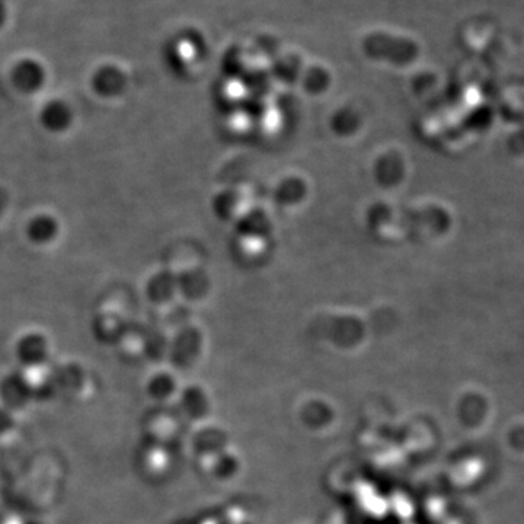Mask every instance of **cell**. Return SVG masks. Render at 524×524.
<instances>
[{"instance_id": "9", "label": "cell", "mask_w": 524, "mask_h": 524, "mask_svg": "<svg viewBox=\"0 0 524 524\" xmlns=\"http://www.w3.org/2000/svg\"><path fill=\"white\" fill-rule=\"evenodd\" d=\"M178 289L184 293L185 296L196 299L204 292L206 286V279L200 271H185L181 276H177Z\"/></svg>"}, {"instance_id": "7", "label": "cell", "mask_w": 524, "mask_h": 524, "mask_svg": "<svg viewBox=\"0 0 524 524\" xmlns=\"http://www.w3.org/2000/svg\"><path fill=\"white\" fill-rule=\"evenodd\" d=\"M177 276L171 271H161L150 277L146 284V295L155 303H165L177 292Z\"/></svg>"}, {"instance_id": "10", "label": "cell", "mask_w": 524, "mask_h": 524, "mask_svg": "<svg viewBox=\"0 0 524 524\" xmlns=\"http://www.w3.org/2000/svg\"><path fill=\"white\" fill-rule=\"evenodd\" d=\"M6 21H8V6L5 0H0V30L5 27Z\"/></svg>"}, {"instance_id": "5", "label": "cell", "mask_w": 524, "mask_h": 524, "mask_svg": "<svg viewBox=\"0 0 524 524\" xmlns=\"http://www.w3.org/2000/svg\"><path fill=\"white\" fill-rule=\"evenodd\" d=\"M38 121L49 133H65L73 123L72 107L63 99H50L38 113Z\"/></svg>"}, {"instance_id": "2", "label": "cell", "mask_w": 524, "mask_h": 524, "mask_svg": "<svg viewBox=\"0 0 524 524\" xmlns=\"http://www.w3.org/2000/svg\"><path fill=\"white\" fill-rule=\"evenodd\" d=\"M46 81V67L38 60L25 57L12 66L11 83L21 94H35L46 85Z\"/></svg>"}, {"instance_id": "1", "label": "cell", "mask_w": 524, "mask_h": 524, "mask_svg": "<svg viewBox=\"0 0 524 524\" xmlns=\"http://www.w3.org/2000/svg\"><path fill=\"white\" fill-rule=\"evenodd\" d=\"M363 51L370 59L392 63L395 66H408L417 60V43L411 38L388 33H372L363 40Z\"/></svg>"}, {"instance_id": "3", "label": "cell", "mask_w": 524, "mask_h": 524, "mask_svg": "<svg viewBox=\"0 0 524 524\" xmlns=\"http://www.w3.org/2000/svg\"><path fill=\"white\" fill-rule=\"evenodd\" d=\"M15 356L25 369H37L49 360V340L40 332H27L15 344Z\"/></svg>"}, {"instance_id": "6", "label": "cell", "mask_w": 524, "mask_h": 524, "mask_svg": "<svg viewBox=\"0 0 524 524\" xmlns=\"http://www.w3.org/2000/svg\"><path fill=\"white\" fill-rule=\"evenodd\" d=\"M60 225L49 213H38L28 220L25 236L34 245H47L59 235Z\"/></svg>"}, {"instance_id": "8", "label": "cell", "mask_w": 524, "mask_h": 524, "mask_svg": "<svg viewBox=\"0 0 524 524\" xmlns=\"http://www.w3.org/2000/svg\"><path fill=\"white\" fill-rule=\"evenodd\" d=\"M95 334H97L98 340L104 341V343H114V341L120 340L123 335L124 324L120 318H113L110 315L99 316L95 321Z\"/></svg>"}, {"instance_id": "4", "label": "cell", "mask_w": 524, "mask_h": 524, "mask_svg": "<svg viewBox=\"0 0 524 524\" xmlns=\"http://www.w3.org/2000/svg\"><path fill=\"white\" fill-rule=\"evenodd\" d=\"M91 88L101 98L120 97L127 88V75L120 66L105 63L92 73Z\"/></svg>"}, {"instance_id": "11", "label": "cell", "mask_w": 524, "mask_h": 524, "mask_svg": "<svg viewBox=\"0 0 524 524\" xmlns=\"http://www.w3.org/2000/svg\"><path fill=\"white\" fill-rule=\"evenodd\" d=\"M6 206H8V193L0 187V216L5 212Z\"/></svg>"}]
</instances>
